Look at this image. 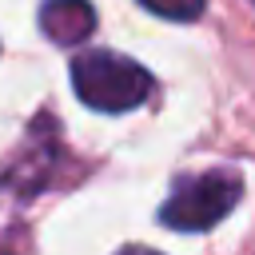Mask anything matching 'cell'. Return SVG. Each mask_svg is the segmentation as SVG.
<instances>
[{
	"instance_id": "cell-1",
	"label": "cell",
	"mask_w": 255,
	"mask_h": 255,
	"mask_svg": "<svg viewBox=\"0 0 255 255\" xmlns=\"http://www.w3.org/2000/svg\"><path fill=\"white\" fill-rule=\"evenodd\" d=\"M72 88L96 112H131L151 96V72L120 52L96 48L72 60Z\"/></svg>"
},
{
	"instance_id": "cell-2",
	"label": "cell",
	"mask_w": 255,
	"mask_h": 255,
	"mask_svg": "<svg viewBox=\"0 0 255 255\" xmlns=\"http://www.w3.org/2000/svg\"><path fill=\"white\" fill-rule=\"evenodd\" d=\"M239 195H243V179L231 167L179 175L171 183V195L159 207V219L175 231H207L239 203Z\"/></svg>"
},
{
	"instance_id": "cell-3",
	"label": "cell",
	"mask_w": 255,
	"mask_h": 255,
	"mask_svg": "<svg viewBox=\"0 0 255 255\" xmlns=\"http://www.w3.org/2000/svg\"><path fill=\"white\" fill-rule=\"evenodd\" d=\"M40 28L60 48L84 44L92 36V28H96V8L88 0H48L40 8Z\"/></svg>"
},
{
	"instance_id": "cell-4",
	"label": "cell",
	"mask_w": 255,
	"mask_h": 255,
	"mask_svg": "<svg viewBox=\"0 0 255 255\" xmlns=\"http://www.w3.org/2000/svg\"><path fill=\"white\" fill-rule=\"evenodd\" d=\"M139 4L163 20H195L203 12V0H139Z\"/></svg>"
},
{
	"instance_id": "cell-5",
	"label": "cell",
	"mask_w": 255,
	"mask_h": 255,
	"mask_svg": "<svg viewBox=\"0 0 255 255\" xmlns=\"http://www.w3.org/2000/svg\"><path fill=\"white\" fill-rule=\"evenodd\" d=\"M120 255H159V251H147V247H124Z\"/></svg>"
}]
</instances>
